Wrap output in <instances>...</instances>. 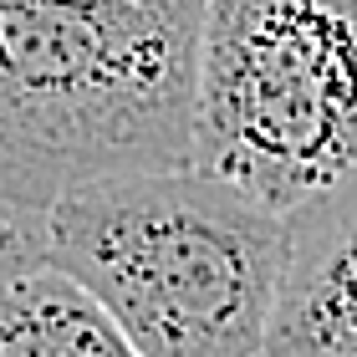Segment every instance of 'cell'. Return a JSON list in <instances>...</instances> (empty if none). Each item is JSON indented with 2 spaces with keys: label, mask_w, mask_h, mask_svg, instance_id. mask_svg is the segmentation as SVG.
<instances>
[{
  "label": "cell",
  "mask_w": 357,
  "mask_h": 357,
  "mask_svg": "<svg viewBox=\"0 0 357 357\" xmlns=\"http://www.w3.org/2000/svg\"><path fill=\"white\" fill-rule=\"evenodd\" d=\"M204 0H0V204L194 164Z\"/></svg>",
  "instance_id": "obj_1"
},
{
  "label": "cell",
  "mask_w": 357,
  "mask_h": 357,
  "mask_svg": "<svg viewBox=\"0 0 357 357\" xmlns=\"http://www.w3.org/2000/svg\"><path fill=\"white\" fill-rule=\"evenodd\" d=\"M46 266L87 286L143 357H261L286 215L199 164L118 174L46 209Z\"/></svg>",
  "instance_id": "obj_2"
},
{
  "label": "cell",
  "mask_w": 357,
  "mask_h": 357,
  "mask_svg": "<svg viewBox=\"0 0 357 357\" xmlns=\"http://www.w3.org/2000/svg\"><path fill=\"white\" fill-rule=\"evenodd\" d=\"M194 164L281 215L357 164V0H204Z\"/></svg>",
  "instance_id": "obj_3"
},
{
  "label": "cell",
  "mask_w": 357,
  "mask_h": 357,
  "mask_svg": "<svg viewBox=\"0 0 357 357\" xmlns=\"http://www.w3.org/2000/svg\"><path fill=\"white\" fill-rule=\"evenodd\" d=\"M271 357H357V164L286 209Z\"/></svg>",
  "instance_id": "obj_4"
},
{
  "label": "cell",
  "mask_w": 357,
  "mask_h": 357,
  "mask_svg": "<svg viewBox=\"0 0 357 357\" xmlns=\"http://www.w3.org/2000/svg\"><path fill=\"white\" fill-rule=\"evenodd\" d=\"M0 357H143L107 306L67 271L41 266L0 286Z\"/></svg>",
  "instance_id": "obj_5"
},
{
  "label": "cell",
  "mask_w": 357,
  "mask_h": 357,
  "mask_svg": "<svg viewBox=\"0 0 357 357\" xmlns=\"http://www.w3.org/2000/svg\"><path fill=\"white\" fill-rule=\"evenodd\" d=\"M261 357H271V352H261Z\"/></svg>",
  "instance_id": "obj_6"
}]
</instances>
